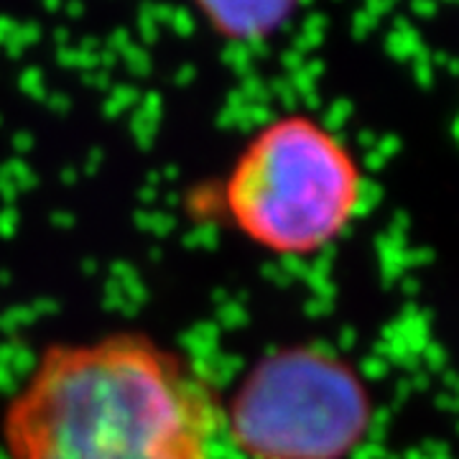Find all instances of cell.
<instances>
[{
  "label": "cell",
  "instance_id": "cell-4",
  "mask_svg": "<svg viewBox=\"0 0 459 459\" xmlns=\"http://www.w3.org/2000/svg\"><path fill=\"white\" fill-rule=\"evenodd\" d=\"M217 33L232 44L258 47L281 31L304 0H197Z\"/></svg>",
  "mask_w": 459,
  "mask_h": 459
},
{
  "label": "cell",
  "instance_id": "cell-5",
  "mask_svg": "<svg viewBox=\"0 0 459 459\" xmlns=\"http://www.w3.org/2000/svg\"><path fill=\"white\" fill-rule=\"evenodd\" d=\"M84 5L82 3H80V0H72V3H69V13H72V16H80V11H82Z\"/></svg>",
  "mask_w": 459,
  "mask_h": 459
},
{
  "label": "cell",
  "instance_id": "cell-6",
  "mask_svg": "<svg viewBox=\"0 0 459 459\" xmlns=\"http://www.w3.org/2000/svg\"><path fill=\"white\" fill-rule=\"evenodd\" d=\"M44 3H47V8H49V11H56V8L62 5L59 0H44Z\"/></svg>",
  "mask_w": 459,
  "mask_h": 459
},
{
  "label": "cell",
  "instance_id": "cell-2",
  "mask_svg": "<svg viewBox=\"0 0 459 459\" xmlns=\"http://www.w3.org/2000/svg\"><path fill=\"white\" fill-rule=\"evenodd\" d=\"M365 204V171L352 148L309 115L265 123L230 166L220 207L247 243L281 258L332 247Z\"/></svg>",
  "mask_w": 459,
  "mask_h": 459
},
{
  "label": "cell",
  "instance_id": "cell-1",
  "mask_svg": "<svg viewBox=\"0 0 459 459\" xmlns=\"http://www.w3.org/2000/svg\"><path fill=\"white\" fill-rule=\"evenodd\" d=\"M222 437L212 383L133 329L47 344L0 416L5 459H214Z\"/></svg>",
  "mask_w": 459,
  "mask_h": 459
},
{
  "label": "cell",
  "instance_id": "cell-3",
  "mask_svg": "<svg viewBox=\"0 0 459 459\" xmlns=\"http://www.w3.org/2000/svg\"><path fill=\"white\" fill-rule=\"evenodd\" d=\"M222 413L225 437L246 459H350L370 437L376 403L342 355L289 344L247 370Z\"/></svg>",
  "mask_w": 459,
  "mask_h": 459
}]
</instances>
